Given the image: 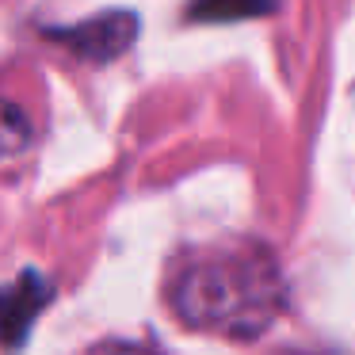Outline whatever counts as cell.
<instances>
[{
  "label": "cell",
  "mask_w": 355,
  "mask_h": 355,
  "mask_svg": "<svg viewBox=\"0 0 355 355\" xmlns=\"http://www.w3.org/2000/svg\"><path fill=\"white\" fill-rule=\"evenodd\" d=\"M172 306L195 329L252 340L283 313V275L263 248L214 252L180 271Z\"/></svg>",
  "instance_id": "obj_1"
},
{
  "label": "cell",
  "mask_w": 355,
  "mask_h": 355,
  "mask_svg": "<svg viewBox=\"0 0 355 355\" xmlns=\"http://www.w3.org/2000/svg\"><path fill=\"white\" fill-rule=\"evenodd\" d=\"M54 42L69 46L73 54L88 58V62H111V58L126 54L138 35V19L130 12H103L77 27H62V31H46Z\"/></svg>",
  "instance_id": "obj_2"
},
{
  "label": "cell",
  "mask_w": 355,
  "mask_h": 355,
  "mask_svg": "<svg viewBox=\"0 0 355 355\" xmlns=\"http://www.w3.org/2000/svg\"><path fill=\"white\" fill-rule=\"evenodd\" d=\"M46 302H50V283L39 271H24L19 283L8 291V309H4V340H8V347H16L24 340L27 324L35 321V313Z\"/></svg>",
  "instance_id": "obj_3"
},
{
  "label": "cell",
  "mask_w": 355,
  "mask_h": 355,
  "mask_svg": "<svg viewBox=\"0 0 355 355\" xmlns=\"http://www.w3.org/2000/svg\"><path fill=\"white\" fill-rule=\"evenodd\" d=\"M275 8V0H191V19L202 24H233V19H252Z\"/></svg>",
  "instance_id": "obj_4"
}]
</instances>
